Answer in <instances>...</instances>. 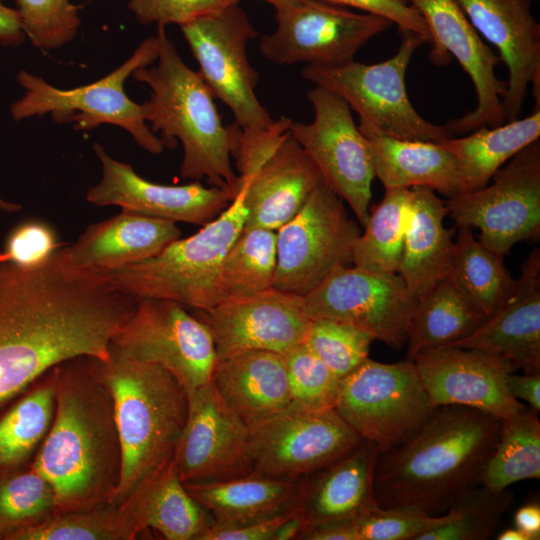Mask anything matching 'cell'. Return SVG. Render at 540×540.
<instances>
[{"instance_id": "56", "label": "cell", "mask_w": 540, "mask_h": 540, "mask_svg": "<svg viewBox=\"0 0 540 540\" xmlns=\"http://www.w3.org/2000/svg\"><path fill=\"white\" fill-rule=\"evenodd\" d=\"M498 540H530L529 536L523 533L518 528H508L502 531L498 536Z\"/></svg>"}, {"instance_id": "12", "label": "cell", "mask_w": 540, "mask_h": 540, "mask_svg": "<svg viewBox=\"0 0 540 540\" xmlns=\"http://www.w3.org/2000/svg\"><path fill=\"white\" fill-rule=\"evenodd\" d=\"M361 232L344 201L321 183L276 231L272 287L305 296L338 268L352 265L353 245Z\"/></svg>"}, {"instance_id": "26", "label": "cell", "mask_w": 540, "mask_h": 540, "mask_svg": "<svg viewBox=\"0 0 540 540\" xmlns=\"http://www.w3.org/2000/svg\"><path fill=\"white\" fill-rule=\"evenodd\" d=\"M499 355L526 374L540 371V250L521 267L511 296L475 332L455 343Z\"/></svg>"}, {"instance_id": "21", "label": "cell", "mask_w": 540, "mask_h": 540, "mask_svg": "<svg viewBox=\"0 0 540 540\" xmlns=\"http://www.w3.org/2000/svg\"><path fill=\"white\" fill-rule=\"evenodd\" d=\"M209 328L216 360L244 351L281 355L305 339L311 319L303 297L270 287L243 298H227L208 311H199Z\"/></svg>"}, {"instance_id": "57", "label": "cell", "mask_w": 540, "mask_h": 540, "mask_svg": "<svg viewBox=\"0 0 540 540\" xmlns=\"http://www.w3.org/2000/svg\"><path fill=\"white\" fill-rule=\"evenodd\" d=\"M21 208L22 207L19 203L9 201L0 197V211L6 212V213H14L21 210Z\"/></svg>"}, {"instance_id": "41", "label": "cell", "mask_w": 540, "mask_h": 540, "mask_svg": "<svg viewBox=\"0 0 540 540\" xmlns=\"http://www.w3.org/2000/svg\"><path fill=\"white\" fill-rule=\"evenodd\" d=\"M56 409V385L33 391L0 420V464L22 460L48 432Z\"/></svg>"}, {"instance_id": "39", "label": "cell", "mask_w": 540, "mask_h": 540, "mask_svg": "<svg viewBox=\"0 0 540 540\" xmlns=\"http://www.w3.org/2000/svg\"><path fill=\"white\" fill-rule=\"evenodd\" d=\"M513 500L507 490L476 485L460 494L437 523L416 540H486L497 531Z\"/></svg>"}, {"instance_id": "48", "label": "cell", "mask_w": 540, "mask_h": 540, "mask_svg": "<svg viewBox=\"0 0 540 540\" xmlns=\"http://www.w3.org/2000/svg\"><path fill=\"white\" fill-rule=\"evenodd\" d=\"M240 0H128V8L141 24L179 27L215 13Z\"/></svg>"}, {"instance_id": "1", "label": "cell", "mask_w": 540, "mask_h": 540, "mask_svg": "<svg viewBox=\"0 0 540 540\" xmlns=\"http://www.w3.org/2000/svg\"><path fill=\"white\" fill-rule=\"evenodd\" d=\"M136 301L107 275L67 268L54 253L34 267L0 263V403L66 361H108Z\"/></svg>"}, {"instance_id": "3", "label": "cell", "mask_w": 540, "mask_h": 540, "mask_svg": "<svg viewBox=\"0 0 540 540\" xmlns=\"http://www.w3.org/2000/svg\"><path fill=\"white\" fill-rule=\"evenodd\" d=\"M61 364L56 409L34 469L55 493L64 512L109 501L120 472V447L112 400L93 371Z\"/></svg>"}, {"instance_id": "18", "label": "cell", "mask_w": 540, "mask_h": 540, "mask_svg": "<svg viewBox=\"0 0 540 540\" xmlns=\"http://www.w3.org/2000/svg\"><path fill=\"white\" fill-rule=\"evenodd\" d=\"M310 319L349 324L394 349L407 342L417 300L398 274H380L354 266L340 267L303 296Z\"/></svg>"}, {"instance_id": "17", "label": "cell", "mask_w": 540, "mask_h": 540, "mask_svg": "<svg viewBox=\"0 0 540 540\" xmlns=\"http://www.w3.org/2000/svg\"><path fill=\"white\" fill-rule=\"evenodd\" d=\"M248 430L253 472L280 479L306 477L349 454L363 440L335 408L311 411L293 403Z\"/></svg>"}, {"instance_id": "44", "label": "cell", "mask_w": 540, "mask_h": 540, "mask_svg": "<svg viewBox=\"0 0 540 540\" xmlns=\"http://www.w3.org/2000/svg\"><path fill=\"white\" fill-rule=\"evenodd\" d=\"M25 37L42 50L58 49L77 35L80 6L70 0H15Z\"/></svg>"}, {"instance_id": "51", "label": "cell", "mask_w": 540, "mask_h": 540, "mask_svg": "<svg viewBox=\"0 0 540 540\" xmlns=\"http://www.w3.org/2000/svg\"><path fill=\"white\" fill-rule=\"evenodd\" d=\"M506 388L508 393L520 401L527 402L530 409L535 413L540 410V374L516 375L513 372L506 377Z\"/></svg>"}, {"instance_id": "42", "label": "cell", "mask_w": 540, "mask_h": 540, "mask_svg": "<svg viewBox=\"0 0 540 540\" xmlns=\"http://www.w3.org/2000/svg\"><path fill=\"white\" fill-rule=\"evenodd\" d=\"M373 339L346 323L311 319L303 343L341 380L367 358Z\"/></svg>"}, {"instance_id": "10", "label": "cell", "mask_w": 540, "mask_h": 540, "mask_svg": "<svg viewBox=\"0 0 540 540\" xmlns=\"http://www.w3.org/2000/svg\"><path fill=\"white\" fill-rule=\"evenodd\" d=\"M433 408L409 359L381 363L367 358L340 380L335 405L361 439L380 451L407 439Z\"/></svg>"}, {"instance_id": "33", "label": "cell", "mask_w": 540, "mask_h": 540, "mask_svg": "<svg viewBox=\"0 0 540 540\" xmlns=\"http://www.w3.org/2000/svg\"><path fill=\"white\" fill-rule=\"evenodd\" d=\"M539 136L540 110H534L525 118L493 128L482 126L464 137L438 143L456 157L461 194L485 187L504 164Z\"/></svg>"}, {"instance_id": "29", "label": "cell", "mask_w": 540, "mask_h": 540, "mask_svg": "<svg viewBox=\"0 0 540 540\" xmlns=\"http://www.w3.org/2000/svg\"><path fill=\"white\" fill-rule=\"evenodd\" d=\"M409 215L397 274L416 300L448 276L455 252L444 226L446 202L423 186L410 187Z\"/></svg>"}, {"instance_id": "49", "label": "cell", "mask_w": 540, "mask_h": 540, "mask_svg": "<svg viewBox=\"0 0 540 540\" xmlns=\"http://www.w3.org/2000/svg\"><path fill=\"white\" fill-rule=\"evenodd\" d=\"M338 6H350L378 15L397 24L400 31L421 35L428 43L430 32L418 9L406 0H319Z\"/></svg>"}, {"instance_id": "15", "label": "cell", "mask_w": 540, "mask_h": 540, "mask_svg": "<svg viewBox=\"0 0 540 540\" xmlns=\"http://www.w3.org/2000/svg\"><path fill=\"white\" fill-rule=\"evenodd\" d=\"M314 111L309 123L291 120L289 130L318 169L323 184L345 201L362 227L369 217L375 177L370 148L351 108L330 90L307 91Z\"/></svg>"}, {"instance_id": "13", "label": "cell", "mask_w": 540, "mask_h": 540, "mask_svg": "<svg viewBox=\"0 0 540 540\" xmlns=\"http://www.w3.org/2000/svg\"><path fill=\"white\" fill-rule=\"evenodd\" d=\"M110 351L164 368L187 395L210 382L216 363L207 325L168 299H137L113 336Z\"/></svg>"}, {"instance_id": "31", "label": "cell", "mask_w": 540, "mask_h": 540, "mask_svg": "<svg viewBox=\"0 0 540 540\" xmlns=\"http://www.w3.org/2000/svg\"><path fill=\"white\" fill-rule=\"evenodd\" d=\"M212 523L241 525L286 512L301 503L305 477L280 479L257 473L226 481L184 483Z\"/></svg>"}, {"instance_id": "30", "label": "cell", "mask_w": 540, "mask_h": 540, "mask_svg": "<svg viewBox=\"0 0 540 540\" xmlns=\"http://www.w3.org/2000/svg\"><path fill=\"white\" fill-rule=\"evenodd\" d=\"M358 128L368 142L375 177L385 189L423 186L448 199L460 193L456 157L439 143L398 139L365 123Z\"/></svg>"}, {"instance_id": "40", "label": "cell", "mask_w": 540, "mask_h": 540, "mask_svg": "<svg viewBox=\"0 0 540 540\" xmlns=\"http://www.w3.org/2000/svg\"><path fill=\"white\" fill-rule=\"evenodd\" d=\"M138 534L122 506L64 512L8 533L18 540H119Z\"/></svg>"}, {"instance_id": "52", "label": "cell", "mask_w": 540, "mask_h": 540, "mask_svg": "<svg viewBox=\"0 0 540 540\" xmlns=\"http://www.w3.org/2000/svg\"><path fill=\"white\" fill-rule=\"evenodd\" d=\"M303 540H358L354 520L311 526L304 530Z\"/></svg>"}, {"instance_id": "2", "label": "cell", "mask_w": 540, "mask_h": 540, "mask_svg": "<svg viewBox=\"0 0 540 540\" xmlns=\"http://www.w3.org/2000/svg\"><path fill=\"white\" fill-rule=\"evenodd\" d=\"M500 425V419L472 407H434L407 439L380 451L374 474L379 507L444 514L460 494L480 483Z\"/></svg>"}, {"instance_id": "5", "label": "cell", "mask_w": 540, "mask_h": 540, "mask_svg": "<svg viewBox=\"0 0 540 540\" xmlns=\"http://www.w3.org/2000/svg\"><path fill=\"white\" fill-rule=\"evenodd\" d=\"M93 369L110 394L120 447V472L109 503L121 504L168 463L186 422L185 389L164 368L111 351Z\"/></svg>"}, {"instance_id": "14", "label": "cell", "mask_w": 540, "mask_h": 540, "mask_svg": "<svg viewBox=\"0 0 540 540\" xmlns=\"http://www.w3.org/2000/svg\"><path fill=\"white\" fill-rule=\"evenodd\" d=\"M490 181L449 198L446 208L456 227L478 228V241L505 256L518 242L540 235L539 140L513 156Z\"/></svg>"}, {"instance_id": "34", "label": "cell", "mask_w": 540, "mask_h": 540, "mask_svg": "<svg viewBox=\"0 0 540 540\" xmlns=\"http://www.w3.org/2000/svg\"><path fill=\"white\" fill-rule=\"evenodd\" d=\"M456 228L455 252L447 278L486 321L511 296L516 280L505 266L504 255L483 246L472 228Z\"/></svg>"}, {"instance_id": "59", "label": "cell", "mask_w": 540, "mask_h": 540, "mask_svg": "<svg viewBox=\"0 0 540 540\" xmlns=\"http://www.w3.org/2000/svg\"><path fill=\"white\" fill-rule=\"evenodd\" d=\"M406 1L409 2V3L411 2V0H406Z\"/></svg>"}, {"instance_id": "38", "label": "cell", "mask_w": 540, "mask_h": 540, "mask_svg": "<svg viewBox=\"0 0 540 540\" xmlns=\"http://www.w3.org/2000/svg\"><path fill=\"white\" fill-rule=\"evenodd\" d=\"M276 231L243 228L224 256L220 282L227 298H243L272 287L276 263Z\"/></svg>"}, {"instance_id": "43", "label": "cell", "mask_w": 540, "mask_h": 540, "mask_svg": "<svg viewBox=\"0 0 540 540\" xmlns=\"http://www.w3.org/2000/svg\"><path fill=\"white\" fill-rule=\"evenodd\" d=\"M284 361L291 403L311 411L335 408L340 379L303 342Z\"/></svg>"}, {"instance_id": "53", "label": "cell", "mask_w": 540, "mask_h": 540, "mask_svg": "<svg viewBox=\"0 0 540 540\" xmlns=\"http://www.w3.org/2000/svg\"><path fill=\"white\" fill-rule=\"evenodd\" d=\"M18 11L0 0V45L16 47L25 40Z\"/></svg>"}, {"instance_id": "20", "label": "cell", "mask_w": 540, "mask_h": 540, "mask_svg": "<svg viewBox=\"0 0 540 540\" xmlns=\"http://www.w3.org/2000/svg\"><path fill=\"white\" fill-rule=\"evenodd\" d=\"M93 150L102 165V176L85 198L97 206H118L174 223L203 226L225 210L238 193L231 188L206 187L200 181L155 183L140 176L130 164L113 158L101 144L95 143Z\"/></svg>"}, {"instance_id": "7", "label": "cell", "mask_w": 540, "mask_h": 540, "mask_svg": "<svg viewBox=\"0 0 540 540\" xmlns=\"http://www.w3.org/2000/svg\"><path fill=\"white\" fill-rule=\"evenodd\" d=\"M158 57L156 34L144 39L121 65L98 80L69 89L58 88L27 70L16 76L23 95L10 106L15 121L49 114L58 124L90 131L110 124L127 131L145 151L157 155L165 149L144 119L142 105L127 95L124 85L133 72L152 65Z\"/></svg>"}, {"instance_id": "11", "label": "cell", "mask_w": 540, "mask_h": 540, "mask_svg": "<svg viewBox=\"0 0 540 540\" xmlns=\"http://www.w3.org/2000/svg\"><path fill=\"white\" fill-rule=\"evenodd\" d=\"M238 3L180 29L214 98L231 110L240 130L256 132L274 120L256 95L259 75L248 57L249 42L258 32Z\"/></svg>"}, {"instance_id": "46", "label": "cell", "mask_w": 540, "mask_h": 540, "mask_svg": "<svg viewBox=\"0 0 540 540\" xmlns=\"http://www.w3.org/2000/svg\"><path fill=\"white\" fill-rule=\"evenodd\" d=\"M438 516L412 507L377 508L354 520L358 540H416Z\"/></svg>"}, {"instance_id": "45", "label": "cell", "mask_w": 540, "mask_h": 540, "mask_svg": "<svg viewBox=\"0 0 540 540\" xmlns=\"http://www.w3.org/2000/svg\"><path fill=\"white\" fill-rule=\"evenodd\" d=\"M55 507V493L34 468L0 484V531L20 523L36 521Z\"/></svg>"}, {"instance_id": "9", "label": "cell", "mask_w": 540, "mask_h": 540, "mask_svg": "<svg viewBox=\"0 0 540 540\" xmlns=\"http://www.w3.org/2000/svg\"><path fill=\"white\" fill-rule=\"evenodd\" d=\"M401 32L397 52L386 61L354 60L337 65H305L301 76L338 95L358 113L360 123L398 139L435 142L453 137L445 125L425 120L411 104L405 76L414 52L428 43L421 35Z\"/></svg>"}, {"instance_id": "50", "label": "cell", "mask_w": 540, "mask_h": 540, "mask_svg": "<svg viewBox=\"0 0 540 540\" xmlns=\"http://www.w3.org/2000/svg\"><path fill=\"white\" fill-rule=\"evenodd\" d=\"M300 504L278 515L241 525L211 523L200 540H273L278 527L299 508Z\"/></svg>"}, {"instance_id": "28", "label": "cell", "mask_w": 540, "mask_h": 540, "mask_svg": "<svg viewBox=\"0 0 540 540\" xmlns=\"http://www.w3.org/2000/svg\"><path fill=\"white\" fill-rule=\"evenodd\" d=\"M379 447L367 440L339 460L305 477L301 508L307 528L351 521L379 508L374 474Z\"/></svg>"}, {"instance_id": "4", "label": "cell", "mask_w": 540, "mask_h": 540, "mask_svg": "<svg viewBox=\"0 0 540 540\" xmlns=\"http://www.w3.org/2000/svg\"><path fill=\"white\" fill-rule=\"evenodd\" d=\"M156 36V65L132 74L150 89L141 104L145 121L164 148L175 149L181 143L182 179H206L211 186L238 191V175L231 163L233 124H223L210 89L199 72L183 61L164 26H157Z\"/></svg>"}, {"instance_id": "8", "label": "cell", "mask_w": 540, "mask_h": 540, "mask_svg": "<svg viewBox=\"0 0 540 540\" xmlns=\"http://www.w3.org/2000/svg\"><path fill=\"white\" fill-rule=\"evenodd\" d=\"M291 120L281 117L256 132H244L234 123L231 156L238 171V189L244 191V228L277 231L323 183L312 160L292 137Z\"/></svg>"}, {"instance_id": "47", "label": "cell", "mask_w": 540, "mask_h": 540, "mask_svg": "<svg viewBox=\"0 0 540 540\" xmlns=\"http://www.w3.org/2000/svg\"><path fill=\"white\" fill-rule=\"evenodd\" d=\"M61 247L54 229L46 222L30 219L17 224L0 249V263L22 267L43 264Z\"/></svg>"}, {"instance_id": "25", "label": "cell", "mask_w": 540, "mask_h": 540, "mask_svg": "<svg viewBox=\"0 0 540 540\" xmlns=\"http://www.w3.org/2000/svg\"><path fill=\"white\" fill-rule=\"evenodd\" d=\"M181 237L176 223L121 210L118 215L90 224L78 239L54 252L65 267L108 275L159 254Z\"/></svg>"}, {"instance_id": "22", "label": "cell", "mask_w": 540, "mask_h": 540, "mask_svg": "<svg viewBox=\"0 0 540 540\" xmlns=\"http://www.w3.org/2000/svg\"><path fill=\"white\" fill-rule=\"evenodd\" d=\"M187 398V418L173 455L182 482L226 481L253 473L249 430L225 407L211 382Z\"/></svg>"}, {"instance_id": "37", "label": "cell", "mask_w": 540, "mask_h": 540, "mask_svg": "<svg viewBox=\"0 0 540 540\" xmlns=\"http://www.w3.org/2000/svg\"><path fill=\"white\" fill-rule=\"evenodd\" d=\"M500 432L480 485L501 491L522 480L540 478V422L525 406L500 420Z\"/></svg>"}, {"instance_id": "35", "label": "cell", "mask_w": 540, "mask_h": 540, "mask_svg": "<svg viewBox=\"0 0 540 540\" xmlns=\"http://www.w3.org/2000/svg\"><path fill=\"white\" fill-rule=\"evenodd\" d=\"M485 319L446 277L417 300L407 331V359L420 351L455 343Z\"/></svg>"}, {"instance_id": "54", "label": "cell", "mask_w": 540, "mask_h": 540, "mask_svg": "<svg viewBox=\"0 0 540 540\" xmlns=\"http://www.w3.org/2000/svg\"><path fill=\"white\" fill-rule=\"evenodd\" d=\"M515 527L529 536L530 540L540 539V507L529 503L520 507L514 516Z\"/></svg>"}, {"instance_id": "6", "label": "cell", "mask_w": 540, "mask_h": 540, "mask_svg": "<svg viewBox=\"0 0 540 540\" xmlns=\"http://www.w3.org/2000/svg\"><path fill=\"white\" fill-rule=\"evenodd\" d=\"M244 191L195 234L178 238L159 254L107 276L128 295L175 301L208 311L226 300L220 282L225 254L244 228Z\"/></svg>"}, {"instance_id": "19", "label": "cell", "mask_w": 540, "mask_h": 540, "mask_svg": "<svg viewBox=\"0 0 540 540\" xmlns=\"http://www.w3.org/2000/svg\"><path fill=\"white\" fill-rule=\"evenodd\" d=\"M423 16L433 47L429 58L445 66L455 57L469 75L477 95L474 110L445 124L452 135L468 134L482 126L493 128L506 122L502 99L507 81L498 79L500 57L483 41L454 0H411Z\"/></svg>"}, {"instance_id": "36", "label": "cell", "mask_w": 540, "mask_h": 540, "mask_svg": "<svg viewBox=\"0 0 540 540\" xmlns=\"http://www.w3.org/2000/svg\"><path fill=\"white\" fill-rule=\"evenodd\" d=\"M409 188H386L369 213L352 250V265L380 274H397L409 215Z\"/></svg>"}, {"instance_id": "24", "label": "cell", "mask_w": 540, "mask_h": 540, "mask_svg": "<svg viewBox=\"0 0 540 540\" xmlns=\"http://www.w3.org/2000/svg\"><path fill=\"white\" fill-rule=\"evenodd\" d=\"M471 25L494 45L509 79L502 100L507 120L520 118L531 86L535 109L540 110V25L531 0H454Z\"/></svg>"}, {"instance_id": "27", "label": "cell", "mask_w": 540, "mask_h": 540, "mask_svg": "<svg viewBox=\"0 0 540 540\" xmlns=\"http://www.w3.org/2000/svg\"><path fill=\"white\" fill-rule=\"evenodd\" d=\"M210 382L225 407L247 428L292 402L284 356L275 352L251 350L218 359Z\"/></svg>"}, {"instance_id": "55", "label": "cell", "mask_w": 540, "mask_h": 540, "mask_svg": "<svg viewBox=\"0 0 540 540\" xmlns=\"http://www.w3.org/2000/svg\"><path fill=\"white\" fill-rule=\"evenodd\" d=\"M306 528L307 522L300 505L295 513L278 527L273 536V540L300 539V536Z\"/></svg>"}, {"instance_id": "32", "label": "cell", "mask_w": 540, "mask_h": 540, "mask_svg": "<svg viewBox=\"0 0 540 540\" xmlns=\"http://www.w3.org/2000/svg\"><path fill=\"white\" fill-rule=\"evenodd\" d=\"M119 505L127 510L138 533L153 528L168 540H200L212 523L186 490L173 458Z\"/></svg>"}, {"instance_id": "58", "label": "cell", "mask_w": 540, "mask_h": 540, "mask_svg": "<svg viewBox=\"0 0 540 540\" xmlns=\"http://www.w3.org/2000/svg\"><path fill=\"white\" fill-rule=\"evenodd\" d=\"M268 3H270L271 5H273V7L276 9H279L295 0H264Z\"/></svg>"}, {"instance_id": "16", "label": "cell", "mask_w": 540, "mask_h": 540, "mask_svg": "<svg viewBox=\"0 0 540 540\" xmlns=\"http://www.w3.org/2000/svg\"><path fill=\"white\" fill-rule=\"evenodd\" d=\"M276 28L260 36L261 55L276 65H337L354 60L393 23L319 0H295L275 10Z\"/></svg>"}, {"instance_id": "23", "label": "cell", "mask_w": 540, "mask_h": 540, "mask_svg": "<svg viewBox=\"0 0 540 540\" xmlns=\"http://www.w3.org/2000/svg\"><path fill=\"white\" fill-rule=\"evenodd\" d=\"M433 407H472L503 419L526 405L513 398L506 377L516 368L507 359L478 349L443 345L412 359Z\"/></svg>"}]
</instances>
